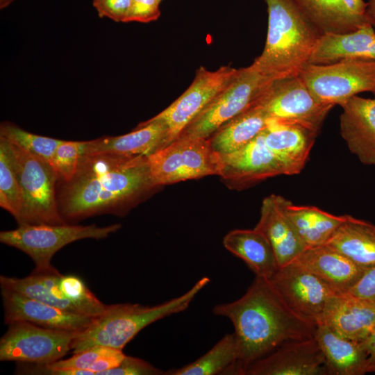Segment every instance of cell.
I'll return each mask as SVG.
<instances>
[{
    "instance_id": "6da1fadb",
    "label": "cell",
    "mask_w": 375,
    "mask_h": 375,
    "mask_svg": "<svg viewBox=\"0 0 375 375\" xmlns=\"http://www.w3.org/2000/svg\"><path fill=\"white\" fill-rule=\"evenodd\" d=\"M159 188L148 156L84 154L69 181L58 180V210L67 223L101 214L124 216Z\"/></svg>"
},
{
    "instance_id": "7a4b0ae2",
    "label": "cell",
    "mask_w": 375,
    "mask_h": 375,
    "mask_svg": "<svg viewBox=\"0 0 375 375\" xmlns=\"http://www.w3.org/2000/svg\"><path fill=\"white\" fill-rule=\"evenodd\" d=\"M212 312L234 326L239 358L235 375L285 342L313 337L316 325L293 313L267 279L256 278L243 296L214 306Z\"/></svg>"
},
{
    "instance_id": "3957f363",
    "label": "cell",
    "mask_w": 375,
    "mask_h": 375,
    "mask_svg": "<svg viewBox=\"0 0 375 375\" xmlns=\"http://www.w3.org/2000/svg\"><path fill=\"white\" fill-rule=\"evenodd\" d=\"M267 35L262 53L252 65L265 76L281 78L298 76L309 63L322 34L292 0H265Z\"/></svg>"
},
{
    "instance_id": "277c9868",
    "label": "cell",
    "mask_w": 375,
    "mask_h": 375,
    "mask_svg": "<svg viewBox=\"0 0 375 375\" xmlns=\"http://www.w3.org/2000/svg\"><path fill=\"white\" fill-rule=\"evenodd\" d=\"M209 282L208 277H202L184 294L155 306L108 305L103 313L95 317L88 328L78 333L72 346L73 353L95 346L122 350L146 326L186 310Z\"/></svg>"
},
{
    "instance_id": "5b68a950",
    "label": "cell",
    "mask_w": 375,
    "mask_h": 375,
    "mask_svg": "<svg viewBox=\"0 0 375 375\" xmlns=\"http://www.w3.org/2000/svg\"><path fill=\"white\" fill-rule=\"evenodd\" d=\"M7 142L23 194L22 207L15 219L18 226L67 224L58 210V176L52 165Z\"/></svg>"
},
{
    "instance_id": "8992f818",
    "label": "cell",
    "mask_w": 375,
    "mask_h": 375,
    "mask_svg": "<svg viewBox=\"0 0 375 375\" xmlns=\"http://www.w3.org/2000/svg\"><path fill=\"white\" fill-rule=\"evenodd\" d=\"M121 224L106 226L95 224L82 226L64 224H37L18 226L0 232V241L26 253L34 262L36 272L54 269L51 260L54 254L65 246L83 239H104L115 233Z\"/></svg>"
},
{
    "instance_id": "52a82bcc",
    "label": "cell",
    "mask_w": 375,
    "mask_h": 375,
    "mask_svg": "<svg viewBox=\"0 0 375 375\" xmlns=\"http://www.w3.org/2000/svg\"><path fill=\"white\" fill-rule=\"evenodd\" d=\"M273 80L252 64L238 69L231 83L178 137L209 138L222 125L249 108Z\"/></svg>"
},
{
    "instance_id": "ba28073f",
    "label": "cell",
    "mask_w": 375,
    "mask_h": 375,
    "mask_svg": "<svg viewBox=\"0 0 375 375\" xmlns=\"http://www.w3.org/2000/svg\"><path fill=\"white\" fill-rule=\"evenodd\" d=\"M151 176L158 187L219 173V156L208 138L178 137L148 156Z\"/></svg>"
},
{
    "instance_id": "9c48e42d",
    "label": "cell",
    "mask_w": 375,
    "mask_h": 375,
    "mask_svg": "<svg viewBox=\"0 0 375 375\" xmlns=\"http://www.w3.org/2000/svg\"><path fill=\"white\" fill-rule=\"evenodd\" d=\"M321 102L340 105L356 94L375 95V60L344 59L328 65H307L299 73Z\"/></svg>"
},
{
    "instance_id": "30bf717a",
    "label": "cell",
    "mask_w": 375,
    "mask_h": 375,
    "mask_svg": "<svg viewBox=\"0 0 375 375\" xmlns=\"http://www.w3.org/2000/svg\"><path fill=\"white\" fill-rule=\"evenodd\" d=\"M0 340V360L38 365L56 362L72 350L80 332L42 327L16 321Z\"/></svg>"
},
{
    "instance_id": "8fae6325",
    "label": "cell",
    "mask_w": 375,
    "mask_h": 375,
    "mask_svg": "<svg viewBox=\"0 0 375 375\" xmlns=\"http://www.w3.org/2000/svg\"><path fill=\"white\" fill-rule=\"evenodd\" d=\"M256 102L269 118L300 124L317 133L334 106L319 101L299 75L274 79Z\"/></svg>"
},
{
    "instance_id": "7c38bea8",
    "label": "cell",
    "mask_w": 375,
    "mask_h": 375,
    "mask_svg": "<svg viewBox=\"0 0 375 375\" xmlns=\"http://www.w3.org/2000/svg\"><path fill=\"white\" fill-rule=\"evenodd\" d=\"M267 280L293 313L315 325L320 321L328 299L336 294L324 282L296 261L280 267Z\"/></svg>"
},
{
    "instance_id": "4fadbf2b",
    "label": "cell",
    "mask_w": 375,
    "mask_h": 375,
    "mask_svg": "<svg viewBox=\"0 0 375 375\" xmlns=\"http://www.w3.org/2000/svg\"><path fill=\"white\" fill-rule=\"evenodd\" d=\"M238 69L222 66L215 71L197 69L188 88L167 108L153 118L162 121L168 129L167 145L231 83Z\"/></svg>"
},
{
    "instance_id": "5bb4252c",
    "label": "cell",
    "mask_w": 375,
    "mask_h": 375,
    "mask_svg": "<svg viewBox=\"0 0 375 375\" xmlns=\"http://www.w3.org/2000/svg\"><path fill=\"white\" fill-rule=\"evenodd\" d=\"M219 156V176L236 189L278 175H290L285 164L267 147L261 133L241 149Z\"/></svg>"
},
{
    "instance_id": "9a60e30c",
    "label": "cell",
    "mask_w": 375,
    "mask_h": 375,
    "mask_svg": "<svg viewBox=\"0 0 375 375\" xmlns=\"http://www.w3.org/2000/svg\"><path fill=\"white\" fill-rule=\"evenodd\" d=\"M244 375H327V371L313 336L284 342L249 365Z\"/></svg>"
},
{
    "instance_id": "2e32d148",
    "label": "cell",
    "mask_w": 375,
    "mask_h": 375,
    "mask_svg": "<svg viewBox=\"0 0 375 375\" xmlns=\"http://www.w3.org/2000/svg\"><path fill=\"white\" fill-rule=\"evenodd\" d=\"M1 289L6 324L26 321L48 328L81 332L95 318L63 310L8 289Z\"/></svg>"
},
{
    "instance_id": "e0dca14e",
    "label": "cell",
    "mask_w": 375,
    "mask_h": 375,
    "mask_svg": "<svg viewBox=\"0 0 375 375\" xmlns=\"http://www.w3.org/2000/svg\"><path fill=\"white\" fill-rule=\"evenodd\" d=\"M318 323L342 337L362 342L375 328V304L349 293L336 294L328 299Z\"/></svg>"
},
{
    "instance_id": "ac0fdd59",
    "label": "cell",
    "mask_w": 375,
    "mask_h": 375,
    "mask_svg": "<svg viewBox=\"0 0 375 375\" xmlns=\"http://www.w3.org/2000/svg\"><path fill=\"white\" fill-rule=\"evenodd\" d=\"M340 133L349 151L375 166V99L352 97L340 105Z\"/></svg>"
},
{
    "instance_id": "d6986e66",
    "label": "cell",
    "mask_w": 375,
    "mask_h": 375,
    "mask_svg": "<svg viewBox=\"0 0 375 375\" xmlns=\"http://www.w3.org/2000/svg\"><path fill=\"white\" fill-rule=\"evenodd\" d=\"M284 199L276 194L265 197L255 226L271 243L279 267L294 261L307 249L284 211Z\"/></svg>"
},
{
    "instance_id": "ffe728a7",
    "label": "cell",
    "mask_w": 375,
    "mask_h": 375,
    "mask_svg": "<svg viewBox=\"0 0 375 375\" xmlns=\"http://www.w3.org/2000/svg\"><path fill=\"white\" fill-rule=\"evenodd\" d=\"M261 133L267 147L285 164L290 175L303 169L318 134L302 125L271 118Z\"/></svg>"
},
{
    "instance_id": "44dd1931",
    "label": "cell",
    "mask_w": 375,
    "mask_h": 375,
    "mask_svg": "<svg viewBox=\"0 0 375 375\" xmlns=\"http://www.w3.org/2000/svg\"><path fill=\"white\" fill-rule=\"evenodd\" d=\"M294 261L317 276L335 294L347 293L366 269L326 244L306 249Z\"/></svg>"
},
{
    "instance_id": "7402d4cb",
    "label": "cell",
    "mask_w": 375,
    "mask_h": 375,
    "mask_svg": "<svg viewBox=\"0 0 375 375\" xmlns=\"http://www.w3.org/2000/svg\"><path fill=\"white\" fill-rule=\"evenodd\" d=\"M167 134L166 124L152 117L139 124L128 133L87 141L84 154L110 153L149 156L167 145Z\"/></svg>"
},
{
    "instance_id": "603a6c76",
    "label": "cell",
    "mask_w": 375,
    "mask_h": 375,
    "mask_svg": "<svg viewBox=\"0 0 375 375\" xmlns=\"http://www.w3.org/2000/svg\"><path fill=\"white\" fill-rule=\"evenodd\" d=\"M324 356L327 375L367 373V353L362 342L342 337L322 323L313 334Z\"/></svg>"
},
{
    "instance_id": "cb8c5ba5",
    "label": "cell",
    "mask_w": 375,
    "mask_h": 375,
    "mask_svg": "<svg viewBox=\"0 0 375 375\" xmlns=\"http://www.w3.org/2000/svg\"><path fill=\"white\" fill-rule=\"evenodd\" d=\"M352 58L375 60V29L370 24L351 33L323 34L308 64L328 65Z\"/></svg>"
},
{
    "instance_id": "d4e9b609",
    "label": "cell",
    "mask_w": 375,
    "mask_h": 375,
    "mask_svg": "<svg viewBox=\"0 0 375 375\" xmlns=\"http://www.w3.org/2000/svg\"><path fill=\"white\" fill-rule=\"evenodd\" d=\"M223 245L242 259L257 276L268 279L279 268L269 240L255 228L229 231L223 238Z\"/></svg>"
},
{
    "instance_id": "484cf974",
    "label": "cell",
    "mask_w": 375,
    "mask_h": 375,
    "mask_svg": "<svg viewBox=\"0 0 375 375\" xmlns=\"http://www.w3.org/2000/svg\"><path fill=\"white\" fill-rule=\"evenodd\" d=\"M356 265L375 267V225L346 215L326 243Z\"/></svg>"
},
{
    "instance_id": "4316f807",
    "label": "cell",
    "mask_w": 375,
    "mask_h": 375,
    "mask_svg": "<svg viewBox=\"0 0 375 375\" xmlns=\"http://www.w3.org/2000/svg\"><path fill=\"white\" fill-rule=\"evenodd\" d=\"M268 119L262 108L255 101L247 110L218 128L208 138L210 145L219 155L237 151L265 128Z\"/></svg>"
},
{
    "instance_id": "83f0119b",
    "label": "cell",
    "mask_w": 375,
    "mask_h": 375,
    "mask_svg": "<svg viewBox=\"0 0 375 375\" xmlns=\"http://www.w3.org/2000/svg\"><path fill=\"white\" fill-rule=\"evenodd\" d=\"M301 13L323 34H343L369 24L351 12L343 0H292Z\"/></svg>"
},
{
    "instance_id": "f1b7e54d",
    "label": "cell",
    "mask_w": 375,
    "mask_h": 375,
    "mask_svg": "<svg viewBox=\"0 0 375 375\" xmlns=\"http://www.w3.org/2000/svg\"><path fill=\"white\" fill-rule=\"evenodd\" d=\"M283 208L307 247L326 244L346 215H335L312 206H297L284 199Z\"/></svg>"
},
{
    "instance_id": "f546056e",
    "label": "cell",
    "mask_w": 375,
    "mask_h": 375,
    "mask_svg": "<svg viewBox=\"0 0 375 375\" xmlns=\"http://www.w3.org/2000/svg\"><path fill=\"white\" fill-rule=\"evenodd\" d=\"M61 274L54 268L50 271H33L24 278L0 276L1 288L37 299L63 310L82 315L80 310L61 292L58 281Z\"/></svg>"
},
{
    "instance_id": "4dcf8cb0",
    "label": "cell",
    "mask_w": 375,
    "mask_h": 375,
    "mask_svg": "<svg viewBox=\"0 0 375 375\" xmlns=\"http://www.w3.org/2000/svg\"><path fill=\"white\" fill-rule=\"evenodd\" d=\"M239 353L235 333H227L196 360L165 375H235Z\"/></svg>"
},
{
    "instance_id": "1f68e13d",
    "label": "cell",
    "mask_w": 375,
    "mask_h": 375,
    "mask_svg": "<svg viewBox=\"0 0 375 375\" xmlns=\"http://www.w3.org/2000/svg\"><path fill=\"white\" fill-rule=\"evenodd\" d=\"M122 350L106 346H95L74 353L72 357L46 364L55 369H78L92 372L94 375H102L108 369L117 367L125 358Z\"/></svg>"
},
{
    "instance_id": "d6a6232c",
    "label": "cell",
    "mask_w": 375,
    "mask_h": 375,
    "mask_svg": "<svg viewBox=\"0 0 375 375\" xmlns=\"http://www.w3.org/2000/svg\"><path fill=\"white\" fill-rule=\"evenodd\" d=\"M0 137L50 164L56 149L64 141L30 133L9 122H1Z\"/></svg>"
},
{
    "instance_id": "836d02e7",
    "label": "cell",
    "mask_w": 375,
    "mask_h": 375,
    "mask_svg": "<svg viewBox=\"0 0 375 375\" xmlns=\"http://www.w3.org/2000/svg\"><path fill=\"white\" fill-rule=\"evenodd\" d=\"M22 204V191L12 165L8 142L0 137V206L16 219Z\"/></svg>"
},
{
    "instance_id": "e575fe53",
    "label": "cell",
    "mask_w": 375,
    "mask_h": 375,
    "mask_svg": "<svg viewBox=\"0 0 375 375\" xmlns=\"http://www.w3.org/2000/svg\"><path fill=\"white\" fill-rule=\"evenodd\" d=\"M59 288L65 299L74 303L82 315L97 317L108 308L88 288L83 281L75 275H61Z\"/></svg>"
},
{
    "instance_id": "d590c367",
    "label": "cell",
    "mask_w": 375,
    "mask_h": 375,
    "mask_svg": "<svg viewBox=\"0 0 375 375\" xmlns=\"http://www.w3.org/2000/svg\"><path fill=\"white\" fill-rule=\"evenodd\" d=\"M87 141L64 140L56 149L51 165L58 181H69L74 174L81 157L84 154Z\"/></svg>"
},
{
    "instance_id": "8d00e7d4",
    "label": "cell",
    "mask_w": 375,
    "mask_h": 375,
    "mask_svg": "<svg viewBox=\"0 0 375 375\" xmlns=\"http://www.w3.org/2000/svg\"><path fill=\"white\" fill-rule=\"evenodd\" d=\"M165 372L138 358L126 356L116 367L108 369L102 375H160Z\"/></svg>"
},
{
    "instance_id": "74e56055",
    "label": "cell",
    "mask_w": 375,
    "mask_h": 375,
    "mask_svg": "<svg viewBox=\"0 0 375 375\" xmlns=\"http://www.w3.org/2000/svg\"><path fill=\"white\" fill-rule=\"evenodd\" d=\"M132 0H93L92 5L99 17L116 22H128Z\"/></svg>"
},
{
    "instance_id": "f35d334b",
    "label": "cell",
    "mask_w": 375,
    "mask_h": 375,
    "mask_svg": "<svg viewBox=\"0 0 375 375\" xmlns=\"http://www.w3.org/2000/svg\"><path fill=\"white\" fill-rule=\"evenodd\" d=\"M159 0H132L128 22L149 23L160 15Z\"/></svg>"
},
{
    "instance_id": "ab89813d",
    "label": "cell",
    "mask_w": 375,
    "mask_h": 375,
    "mask_svg": "<svg viewBox=\"0 0 375 375\" xmlns=\"http://www.w3.org/2000/svg\"><path fill=\"white\" fill-rule=\"evenodd\" d=\"M347 293L375 304V267L367 268L358 281Z\"/></svg>"
},
{
    "instance_id": "60d3db41",
    "label": "cell",
    "mask_w": 375,
    "mask_h": 375,
    "mask_svg": "<svg viewBox=\"0 0 375 375\" xmlns=\"http://www.w3.org/2000/svg\"><path fill=\"white\" fill-rule=\"evenodd\" d=\"M362 342L367 353V373H375V328Z\"/></svg>"
},
{
    "instance_id": "b9f144b4",
    "label": "cell",
    "mask_w": 375,
    "mask_h": 375,
    "mask_svg": "<svg viewBox=\"0 0 375 375\" xmlns=\"http://www.w3.org/2000/svg\"><path fill=\"white\" fill-rule=\"evenodd\" d=\"M348 9L353 14L366 17L367 3L363 0H343Z\"/></svg>"
},
{
    "instance_id": "7bdbcfd3",
    "label": "cell",
    "mask_w": 375,
    "mask_h": 375,
    "mask_svg": "<svg viewBox=\"0 0 375 375\" xmlns=\"http://www.w3.org/2000/svg\"><path fill=\"white\" fill-rule=\"evenodd\" d=\"M365 15L369 23L375 29V0H369Z\"/></svg>"
},
{
    "instance_id": "ee69618b",
    "label": "cell",
    "mask_w": 375,
    "mask_h": 375,
    "mask_svg": "<svg viewBox=\"0 0 375 375\" xmlns=\"http://www.w3.org/2000/svg\"><path fill=\"white\" fill-rule=\"evenodd\" d=\"M14 0H0V8L4 9L10 6Z\"/></svg>"
},
{
    "instance_id": "f6af8a7d",
    "label": "cell",
    "mask_w": 375,
    "mask_h": 375,
    "mask_svg": "<svg viewBox=\"0 0 375 375\" xmlns=\"http://www.w3.org/2000/svg\"><path fill=\"white\" fill-rule=\"evenodd\" d=\"M159 1L161 2L162 0H159Z\"/></svg>"
}]
</instances>
